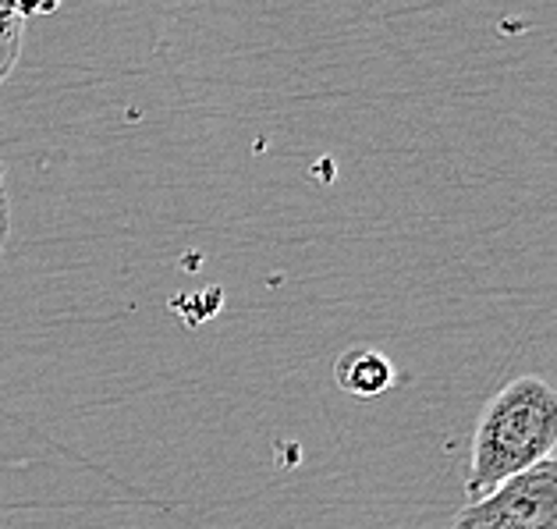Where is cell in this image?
<instances>
[{"label": "cell", "mask_w": 557, "mask_h": 529, "mask_svg": "<svg viewBox=\"0 0 557 529\" xmlns=\"http://www.w3.org/2000/svg\"><path fill=\"white\" fill-rule=\"evenodd\" d=\"M557 452V387L543 377H515L483 405L472 433L466 497L483 501Z\"/></svg>", "instance_id": "obj_1"}, {"label": "cell", "mask_w": 557, "mask_h": 529, "mask_svg": "<svg viewBox=\"0 0 557 529\" xmlns=\"http://www.w3.org/2000/svg\"><path fill=\"white\" fill-rule=\"evenodd\" d=\"M455 529H557V455L466 505Z\"/></svg>", "instance_id": "obj_2"}, {"label": "cell", "mask_w": 557, "mask_h": 529, "mask_svg": "<svg viewBox=\"0 0 557 529\" xmlns=\"http://www.w3.org/2000/svg\"><path fill=\"white\" fill-rule=\"evenodd\" d=\"M398 373H394V362L376 348H348L337 356L334 362V384L345 391L351 398H380L384 391L394 387Z\"/></svg>", "instance_id": "obj_3"}, {"label": "cell", "mask_w": 557, "mask_h": 529, "mask_svg": "<svg viewBox=\"0 0 557 529\" xmlns=\"http://www.w3.org/2000/svg\"><path fill=\"white\" fill-rule=\"evenodd\" d=\"M22 39H25V8L0 4V83L15 72Z\"/></svg>", "instance_id": "obj_4"}, {"label": "cell", "mask_w": 557, "mask_h": 529, "mask_svg": "<svg viewBox=\"0 0 557 529\" xmlns=\"http://www.w3.org/2000/svg\"><path fill=\"white\" fill-rule=\"evenodd\" d=\"M8 235H11V196H8L4 160H0V256H4V249H8Z\"/></svg>", "instance_id": "obj_5"}]
</instances>
